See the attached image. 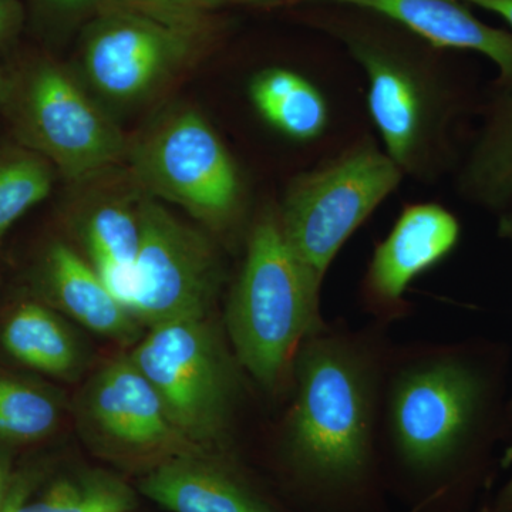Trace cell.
<instances>
[{
  "label": "cell",
  "instance_id": "cell-24",
  "mask_svg": "<svg viewBox=\"0 0 512 512\" xmlns=\"http://www.w3.org/2000/svg\"><path fill=\"white\" fill-rule=\"evenodd\" d=\"M37 10L43 18L53 22H72L93 10L101 9L103 0H35Z\"/></svg>",
  "mask_w": 512,
  "mask_h": 512
},
{
  "label": "cell",
  "instance_id": "cell-4",
  "mask_svg": "<svg viewBox=\"0 0 512 512\" xmlns=\"http://www.w3.org/2000/svg\"><path fill=\"white\" fill-rule=\"evenodd\" d=\"M291 421L292 450L320 485L352 483L365 470L370 446V389L366 370L336 340L305 343Z\"/></svg>",
  "mask_w": 512,
  "mask_h": 512
},
{
  "label": "cell",
  "instance_id": "cell-27",
  "mask_svg": "<svg viewBox=\"0 0 512 512\" xmlns=\"http://www.w3.org/2000/svg\"><path fill=\"white\" fill-rule=\"evenodd\" d=\"M498 235L507 241L512 247V207L510 210L501 212L500 220H498ZM511 419H512V402L510 406ZM505 466L512 463V441L507 448V453L504 456Z\"/></svg>",
  "mask_w": 512,
  "mask_h": 512
},
{
  "label": "cell",
  "instance_id": "cell-7",
  "mask_svg": "<svg viewBox=\"0 0 512 512\" xmlns=\"http://www.w3.org/2000/svg\"><path fill=\"white\" fill-rule=\"evenodd\" d=\"M12 106L23 146L80 181L116 163L126 141L64 67L39 60L16 80Z\"/></svg>",
  "mask_w": 512,
  "mask_h": 512
},
{
  "label": "cell",
  "instance_id": "cell-16",
  "mask_svg": "<svg viewBox=\"0 0 512 512\" xmlns=\"http://www.w3.org/2000/svg\"><path fill=\"white\" fill-rule=\"evenodd\" d=\"M45 272L53 296L74 319L100 335H126L130 328L128 312L107 291L96 269L72 248L53 245Z\"/></svg>",
  "mask_w": 512,
  "mask_h": 512
},
{
  "label": "cell",
  "instance_id": "cell-25",
  "mask_svg": "<svg viewBox=\"0 0 512 512\" xmlns=\"http://www.w3.org/2000/svg\"><path fill=\"white\" fill-rule=\"evenodd\" d=\"M25 22L22 0H0V49L9 46Z\"/></svg>",
  "mask_w": 512,
  "mask_h": 512
},
{
  "label": "cell",
  "instance_id": "cell-22",
  "mask_svg": "<svg viewBox=\"0 0 512 512\" xmlns=\"http://www.w3.org/2000/svg\"><path fill=\"white\" fill-rule=\"evenodd\" d=\"M131 498L121 485L107 480L62 481L39 500L8 498L3 512H124Z\"/></svg>",
  "mask_w": 512,
  "mask_h": 512
},
{
  "label": "cell",
  "instance_id": "cell-29",
  "mask_svg": "<svg viewBox=\"0 0 512 512\" xmlns=\"http://www.w3.org/2000/svg\"><path fill=\"white\" fill-rule=\"evenodd\" d=\"M16 80L12 79L0 64V107L9 106L15 93Z\"/></svg>",
  "mask_w": 512,
  "mask_h": 512
},
{
  "label": "cell",
  "instance_id": "cell-8",
  "mask_svg": "<svg viewBox=\"0 0 512 512\" xmlns=\"http://www.w3.org/2000/svg\"><path fill=\"white\" fill-rule=\"evenodd\" d=\"M150 329L131 360L153 384L177 433L214 437L227 416L231 377L207 316Z\"/></svg>",
  "mask_w": 512,
  "mask_h": 512
},
{
  "label": "cell",
  "instance_id": "cell-17",
  "mask_svg": "<svg viewBox=\"0 0 512 512\" xmlns=\"http://www.w3.org/2000/svg\"><path fill=\"white\" fill-rule=\"evenodd\" d=\"M255 109L271 126L296 141H311L328 126L325 97L308 79L285 67H268L249 84Z\"/></svg>",
  "mask_w": 512,
  "mask_h": 512
},
{
  "label": "cell",
  "instance_id": "cell-5",
  "mask_svg": "<svg viewBox=\"0 0 512 512\" xmlns=\"http://www.w3.org/2000/svg\"><path fill=\"white\" fill-rule=\"evenodd\" d=\"M403 177L386 151L363 140L289 184L276 208L279 221L293 251L319 282L353 232Z\"/></svg>",
  "mask_w": 512,
  "mask_h": 512
},
{
  "label": "cell",
  "instance_id": "cell-2",
  "mask_svg": "<svg viewBox=\"0 0 512 512\" xmlns=\"http://www.w3.org/2000/svg\"><path fill=\"white\" fill-rule=\"evenodd\" d=\"M320 288L286 239L278 210H266L249 234L228 308L232 345L258 382H281L302 343L319 330Z\"/></svg>",
  "mask_w": 512,
  "mask_h": 512
},
{
  "label": "cell",
  "instance_id": "cell-13",
  "mask_svg": "<svg viewBox=\"0 0 512 512\" xmlns=\"http://www.w3.org/2000/svg\"><path fill=\"white\" fill-rule=\"evenodd\" d=\"M458 192L478 207H512V84L494 83L483 123L457 177Z\"/></svg>",
  "mask_w": 512,
  "mask_h": 512
},
{
  "label": "cell",
  "instance_id": "cell-28",
  "mask_svg": "<svg viewBox=\"0 0 512 512\" xmlns=\"http://www.w3.org/2000/svg\"><path fill=\"white\" fill-rule=\"evenodd\" d=\"M212 9L222 8L227 5H254L268 6L281 5V3L305 2V0H210Z\"/></svg>",
  "mask_w": 512,
  "mask_h": 512
},
{
  "label": "cell",
  "instance_id": "cell-6",
  "mask_svg": "<svg viewBox=\"0 0 512 512\" xmlns=\"http://www.w3.org/2000/svg\"><path fill=\"white\" fill-rule=\"evenodd\" d=\"M141 187L190 211L214 228H227L244 208V183L217 131L195 110L164 117L131 151Z\"/></svg>",
  "mask_w": 512,
  "mask_h": 512
},
{
  "label": "cell",
  "instance_id": "cell-21",
  "mask_svg": "<svg viewBox=\"0 0 512 512\" xmlns=\"http://www.w3.org/2000/svg\"><path fill=\"white\" fill-rule=\"evenodd\" d=\"M59 409L52 397L19 380L0 377V437L42 439L55 429Z\"/></svg>",
  "mask_w": 512,
  "mask_h": 512
},
{
  "label": "cell",
  "instance_id": "cell-12",
  "mask_svg": "<svg viewBox=\"0 0 512 512\" xmlns=\"http://www.w3.org/2000/svg\"><path fill=\"white\" fill-rule=\"evenodd\" d=\"M375 13L436 49L466 50L487 57L498 70L495 83L512 84V32L493 28L464 0H305Z\"/></svg>",
  "mask_w": 512,
  "mask_h": 512
},
{
  "label": "cell",
  "instance_id": "cell-3",
  "mask_svg": "<svg viewBox=\"0 0 512 512\" xmlns=\"http://www.w3.org/2000/svg\"><path fill=\"white\" fill-rule=\"evenodd\" d=\"M493 360L451 356L403 375L394 389L392 426L400 454L420 471L473 470L497 427Z\"/></svg>",
  "mask_w": 512,
  "mask_h": 512
},
{
  "label": "cell",
  "instance_id": "cell-20",
  "mask_svg": "<svg viewBox=\"0 0 512 512\" xmlns=\"http://www.w3.org/2000/svg\"><path fill=\"white\" fill-rule=\"evenodd\" d=\"M52 167L26 147L0 151V242L20 217L50 194Z\"/></svg>",
  "mask_w": 512,
  "mask_h": 512
},
{
  "label": "cell",
  "instance_id": "cell-23",
  "mask_svg": "<svg viewBox=\"0 0 512 512\" xmlns=\"http://www.w3.org/2000/svg\"><path fill=\"white\" fill-rule=\"evenodd\" d=\"M103 8L133 10L192 29H205L207 15L214 10L210 0H103Z\"/></svg>",
  "mask_w": 512,
  "mask_h": 512
},
{
  "label": "cell",
  "instance_id": "cell-14",
  "mask_svg": "<svg viewBox=\"0 0 512 512\" xmlns=\"http://www.w3.org/2000/svg\"><path fill=\"white\" fill-rule=\"evenodd\" d=\"M93 413L110 436L133 446H157L177 433L153 384L131 359L114 363L101 375Z\"/></svg>",
  "mask_w": 512,
  "mask_h": 512
},
{
  "label": "cell",
  "instance_id": "cell-15",
  "mask_svg": "<svg viewBox=\"0 0 512 512\" xmlns=\"http://www.w3.org/2000/svg\"><path fill=\"white\" fill-rule=\"evenodd\" d=\"M137 207L106 202L94 208L84 222V241L101 281L128 313L138 302L137 259L140 252Z\"/></svg>",
  "mask_w": 512,
  "mask_h": 512
},
{
  "label": "cell",
  "instance_id": "cell-19",
  "mask_svg": "<svg viewBox=\"0 0 512 512\" xmlns=\"http://www.w3.org/2000/svg\"><path fill=\"white\" fill-rule=\"evenodd\" d=\"M2 343L10 356L40 372L66 373L76 360V348L62 322L37 303H23L2 332Z\"/></svg>",
  "mask_w": 512,
  "mask_h": 512
},
{
  "label": "cell",
  "instance_id": "cell-1",
  "mask_svg": "<svg viewBox=\"0 0 512 512\" xmlns=\"http://www.w3.org/2000/svg\"><path fill=\"white\" fill-rule=\"evenodd\" d=\"M336 35L362 67L367 107L384 151L403 174L431 180L453 160L451 128L463 93L416 46L383 29L336 23Z\"/></svg>",
  "mask_w": 512,
  "mask_h": 512
},
{
  "label": "cell",
  "instance_id": "cell-31",
  "mask_svg": "<svg viewBox=\"0 0 512 512\" xmlns=\"http://www.w3.org/2000/svg\"><path fill=\"white\" fill-rule=\"evenodd\" d=\"M9 498V468L3 458H0V512L5 510Z\"/></svg>",
  "mask_w": 512,
  "mask_h": 512
},
{
  "label": "cell",
  "instance_id": "cell-30",
  "mask_svg": "<svg viewBox=\"0 0 512 512\" xmlns=\"http://www.w3.org/2000/svg\"><path fill=\"white\" fill-rule=\"evenodd\" d=\"M493 512H512V476L498 494Z\"/></svg>",
  "mask_w": 512,
  "mask_h": 512
},
{
  "label": "cell",
  "instance_id": "cell-9",
  "mask_svg": "<svg viewBox=\"0 0 512 512\" xmlns=\"http://www.w3.org/2000/svg\"><path fill=\"white\" fill-rule=\"evenodd\" d=\"M204 33L133 10L103 8L84 32V73L107 99L141 100L184 66Z\"/></svg>",
  "mask_w": 512,
  "mask_h": 512
},
{
  "label": "cell",
  "instance_id": "cell-11",
  "mask_svg": "<svg viewBox=\"0 0 512 512\" xmlns=\"http://www.w3.org/2000/svg\"><path fill=\"white\" fill-rule=\"evenodd\" d=\"M460 237V222L447 208L434 202L407 205L373 252L367 299L383 311H397L414 279L446 259Z\"/></svg>",
  "mask_w": 512,
  "mask_h": 512
},
{
  "label": "cell",
  "instance_id": "cell-10",
  "mask_svg": "<svg viewBox=\"0 0 512 512\" xmlns=\"http://www.w3.org/2000/svg\"><path fill=\"white\" fill-rule=\"evenodd\" d=\"M140 252L136 315L150 328L207 316L218 284L214 249L154 198L137 204Z\"/></svg>",
  "mask_w": 512,
  "mask_h": 512
},
{
  "label": "cell",
  "instance_id": "cell-26",
  "mask_svg": "<svg viewBox=\"0 0 512 512\" xmlns=\"http://www.w3.org/2000/svg\"><path fill=\"white\" fill-rule=\"evenodd\" d=\"M467 5L478 6L503 18L512 29V0H464Z\"/></svg>",
  "mask_w": 512,
  "mask_h": 512
},
{
  "label": "cell",
  "instance_id": "cell-18",
  "mask_svg": "<svg viewBox=\"0 0 512 512\" xmlns=\"http://www.w3.org/2000/svg\"><path fill=\"white\" fill-rule=\"evenodd\" d=\"M144 494L174 512H269L244 488L195 464H168L146 478Z\"/></svg>",
  "mask_w": 512,
  "mask_h": 512
}]
</instances>
